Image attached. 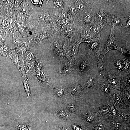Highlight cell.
Wrapping results in <instances>:
<instances>
[{"mask_svg":"<svg viewBox=\"0 0 130 130\" xmlns=\"http://www.w3.org/2000/svg\"><path fill=\"white\" fill-rule=\"evenodd\" d=\"M79 28L76 30L74 36L75 39L81 43L86 42L89 43L95 39L90 27H86L80 23Z\"/></svg>","mask_w":130,"mask_h":130,"instance_id":"cell-3","label":"cell"},{"mask_svg":"<svg viewBox=\"0 0 130 130\" xmlns=\"http://www.w3.org/2000/svg\"><path fill=\"white\" fill-rule=\"evenodd\" d=\"M34 61L36 71H40L44 69L43 59L40 57H37L34 58Z\"/></svg>","mask_w":130,"mask_h":130,"instance_id":"cell-23","label":"cell"},{"mask_svg":"<svg viewBox=\"0 0 130 130\" xmlns=\"http://www.w3.org/2000/svg\"><path fill=\"white\" fill-rule=\"evenodd\" d=\"M121 77L122 75L119 73L117 74L116 71L107 69L102 79L109 85L116 88L118 86Z\"/></svg>","mask_w":130,"mask_h":130,"instance_id":"cell-4","label":"cell"},{"mask_svg":"<svg viewBox=\"0 0 130 130\" xmlns=\"http://www.w3.org/2000/svg\"><path fill=\"white\" fill-rule=\"evenodd\" d=\"M72 127L74 130H82V129L80 127L76 125H72Z\"/></svg>","mask_w":130,"mask_h":130,"instance_id":"cell-37","label":"cell"},{"mask_svg":"<svg viewBox=\"0 0 130 130\" xmlns=\"http://www.w3.org/2000/svg\"><path fill=\"white\" fill-rule=\"evenodd\" d=\"M79 23L77 20H75L64 26L60 30L56 31L59 32L60 37L62 40H66L71 43Z\"/></svg>","mask_w":130,"mask_h":130,"instance_id":"cell-2","label":"cell"},{"mask_svg":"<svg viewBox=\"0 0 130 130\" xmlns=\"http://www.w3.org/2000/svg\"><path fill=\"white\" fill-rule=\"evenodd\" d=\"M60 34L58 32L54 31L49 41L51 51L54 55L60 59L63 58L62 49L59 41Z\"/></svg>","mask_w":130,"mask_h":130,"instance_id":"cell-5","label":"cell"},{"mask_svg":"<svg viewBox=\"0 0 130 130\" xmlns=\"http://www.w3.org/2000/svg\"><path fill=\"white\" fill-rule=\"evenodd\" d=\"M55 115L58 117L63 118H67L68 115L66 110L62 108H60L56 112Z\"/></svg>","mask_w":130,"mask_h":130,"instance_id":"cell-27","label":"cell"},{"mask_svg":"<svg viewBox=\"0 0 130 130\" xmlns=\"http://www.w3.org/2000/svg\"><path fill=\"white\" fill-rule=\"evenodd\" d=\"M92 9L77 17V20L79 22H81L80 23L85 27H90L94 20L96 12Z\"/></svg>","mask_w":130,"mask_h":130,"instance_id":"cell-9","label":"cell"},{"mask_svg":"<svg viewBox=\"0 0 130 130\" xmlns=\"http://www.w3.org/2000/svg\"><path fill=\"white\" fill-rule=\"evenodd\" d=\"M65 0H53L54 8H59L64 10V6L65 4Z\"/></svg>","mask_w":130,"mask_h":130,"instance_id":"cell-29","label":"cell"},{"mask_svg":"<svg viewBox=\"0 0 130 130\" xmlns=\"http://www.w3.org/2000/svg\"><path fill=\"white\" fill-rule=\"evenodd\" d=\"M126 56H130V51L125 48L118 46L117 49Z\"/></svg>","mask_w":130,"mask_h":130,"instance_id":"cell-30","label":"cell"},{"mask_svg":"<svg viewBox=\"0 0 130 130\" xmlns=\"http://www.w3.org/2000/svg\"><path fill=\"white\" fill-rule=\"evenodd\" d=\"M69 6L68 12L75 20L77 17V12L75 3V0H69Z\"/></svg>","mask_w":130,"mask_h":130,"instance_id":"cell-20","label":"cell"},{"mask_svg":"<svg viewBox=\"0 0 130 130\" xmlns=\"http://www.w3.org/2000/svg\"><path fill=\"white\" fill-rule=\"evenodd\" d=\"M96 130H104V128L103 125L101 123L98 124L95 127Z\"/></svg>","mask_w":130,"mask_h":130,"instance_id":"cell-34","label":"cell"},{"mask_svg":"<svg viewBox=\"0 0 130 130\" xmlns=\"http://www.w3.org/2000/svg\"><path fill=\"white\" fill-rule=\"evenodd\" d=\"M33 74H34L33 75L34 78L37 80L40 84L44 85L49 83V79L44 69L40 71H36Z\"/></svg>","mask_w":130,"mask_h":130,"instance_id":"cell-14","label":"cell"},{"mask_svg":"<svg viewBox=\"0 0 130 130\" xmlns=\"http://www.w3.org/2000/svg\"><path fill=\"white\" fill-rule=\"evenodd\" d=\"M7 46L3 45L0 47V54L12 59L13 55L10 54Z\"/></svg>","mask_w":130,"mask_h":130,"instance_id":"cell-25","label":"cell"},{"mask_svg":"<svg viewBox=\"0 0 130 130\" xmlns=\"http://www.w3.org/2000/svg\"><path fill=\"white\" fill-rule=\"evenodd\" d=\"M81 43L76 39H75L72 45L71 51L73 58H74L75 61H76L79 52V47L80 44Z\"/></svg>","mask_w":130,"mask_h":130,"instance_id":"cell-21","label":"cell"},{"mask_svg":"<svg viewBox=\"0 0 130 130\" xmlns=\"http://www.w3.org/2000/svg\"><path fill=\"white\" fill-rule=\"evenodd\" d=\"M36 71L34 58L31 61L27 67L26 71V75L27 78H30L32 74L34 73Z\"/></svg>","mask_w":130,"mask_h":130,"instance_id":"cell-22","label":"cell"},{"mask_svg":"<svg viewBox=\"0 0 130 130\" xmlns=\"http://www.w3.org/2000/svg\"><path fill=\"white\" fill-rule=\"evenodd\" d=\"M100 39H98L95 38L91 42L87 43L88 53L89 55L94 54L95 51L99 49L102 48L103 42Z\"/></svg>","mask_w":130,"mask_h":130,"instance_id":"cell-13","label":"cell"},{"mask_svg":"<svg viewBox=\"0 0 130 130\" xmlns=\"http://www.w3.org/2000/svg\"><path fill=\"white\" fill-rule=\"evenodd\" d=\"M31 1L34 5L40 7L43 11L41 7L43 0H31Z\"/></svg>","mask_w":130,"mask_h":130,"instance_id":"cell-31","label":"cell"},{"mask_svg":"<svg viewBox=\"0 0 130 130\" xmlns=\"http://www.w3.org/2000/svg\"><path fill=\"white\" fill-rule=\"evenodd\" d=\"M115 97L117 100L118 101H120L119 100V99H120V98L119 95L118 94H116L115 95Z\"/></svg>","mask_w":130,"mask_h":130,"instance_id":"cell-38","label":"cell"},{"mask_svg":"<svg viewBox=\"0 0 130 130\" xmlns=\"http://www.w3.org/2000/svg\"><path fill=\"white\" fill-rule=\"evenodd\" d=\"M75 20L72 17L69 15L65 17L54 21L53 26L55 31H58L64 26L68 24L71 22L74 21Z\"/></svg>","mask_w":130,"mask_h":130,"instance_id":"cell-12","label":"cell"},{"mask_svg":"<svg viewBox=\"0 0 130 130\" xmlns=\"http://www.w3.org/2000/svg\"><path fill=\"white\" fill-rule=\"evenodd\" d=\"M61 130H67V129L65 127H63L62 128Z\"/></svg>","mask_w":130,"mask_h":130,"instance_id":"cell-39","label":"cell"},{"mask_svg":"<svg viewBox=\"0 0 130 130\" xmlns=\"http://www.w3.org/2000/svg\"><path fill=\"white\" fill-rule=\"evenodd\" d=\"M115 34L114 28H111L110 35L102 51L103 55L104 57L107 52L111 50H117L118 46L115 39Z\"/></svg>","mask_w":130,"mask_h":130,"instance_id":"cell-11","label":"cell"},{"mask_svg":"<svg viewBox=\"0 0 130 130\" xmlns=\"http://www.w3.org/2000/svg\"><path fill=\"white\" fill-rule=\"evenodd\" d=\"M53 86L56 94L59 98H61L65 93V89L62 85H54Z\"/></svg>","mask_w":130,"mask_h":130,"instance_id":"cell-24","label":"cell"},{"mask_svg":"<svg viewBox=\"0 0 130 130\" xmlns=\"http://www.w3.org/2000/svg\"><path fill=\"white\" fill-rule=\"evenodd\" d=\"M14 64L17 67L20 72V61L18 55L15 52L13 55L12 59Z\"/></svg>","mask_w":130,"mask_h":130,"instance_id":"cell-28","label":"cell"},{"mask_svg":"<svg viewBox=\"0 0 130 130\" xmlns=\"http://www.w3.org/2000/svg\"><path fill=\"white\" fill-rule=\"evenodd\" d=\"M67 109L71 112H73L75 110L76 107L75 105L73 104H70L67 106Z\"/></svg>","mask_w":130,"mask_h":130,"instance_id":"cell-32","label":"cell"},{"mask_svg":"<svg viewBox=\"0 0 130 130\" xmlns=\"http://www.w3.org/2000/svg\"><path fill=\"white\" fill-rule=\"evenodd\" d=\"M130 130L129 129H128V130Z\"/></svg>","mask_w":130,"mask_h":130,"instance_id":"cell-40","label":"cell"},{"mask_svg":"<svg viewBox=\"0 0 130 130\" xmlns=\"http://www.w3.org/2000/svg\"><path fill=\"white\" fill-rule=\"evenodd\" d=\"M102 49H100L95 52L94 54L96 59L98 74V80L102 79L106 68L105 57L103 54Z\"/></svg>","mask_w":130,"mask_h":130,"instance_id":"cell-6","label":"cell"},{"mask_svg":"<svg viewBox=\"0 0 130 130\" xmlns=\"http://www.w3.org/2000/svg\"><path fill=\"white\" fill-rule=\"evenodd\" d=\"M90 55L88 53L84 57L78 55L75 64L80 79L83 78L92 72H98L96 59L91 58Z\"/></svg>","mask_w":130,"mask_h":130,"instance_id":"cell-1","label":"cell"},{"mask_svg":"<svg viewBox=\"0 0 130 130\" xmlns=\"http://www.w3.org/2000/svg\"><path fill=\"white\" fill-rule=\"evenodd\" d=\"M71 61L66 62L62 64L61 73L63 76H66L74 70V68L71 64Z\"/></svg>","mask_w":130,"mask_h":130,"instance_id":"cell-19","label":"cell"},{"mask_svg":"<svg viewBox=\"0 0 130 130\" xmlns=\"http://www.w3.org/2000/svg\"><path fill=\"white\" fill-rule=\"evenodd\" d=\"M106 22L98 23L94 21L90 27L95 38L99 39L104 26L106 24Z\"/></svg>","mask_w":130,"mask_h":130,"instance_id":"cell-15","label":"cell"},{"mask_svg":"<svg viewBox=\"0 0 130 130\" xmlns=\"http://www.w3.org/2000/svg\"><path fill=\"white\" fill-rule=\"evenodd\" d=\"M22 79L26 96L28 98L29 97H30L31 94L29 81L27 78H22Z\"/></svg>","mask_w":130,"mask_h":130,"instance_id":"cell-26","label":"cell"},{"mask_svg":"<svg viewBox=\"0 0 130 130\" xmlns=\"http://www.w3.org/2000/svg\"><path fill=\"white\" fill-rule=\"evenodd\" d=\"M130 16L126 18H125L127 20V25L125 26H124L123 25H121L122 26L125 28H130Z\"/></svg>","mask_w":130,"mask_h":130,"instance_id":"cell-33","label":"cell"},{"mask_svg":"<svg viewBox=\"0 0 130 130\" xmlns=\"http://www.w3.org/2000/svg\"><path fill=\"white\" fill-rule=\"evenodd\" d=\"M115 127L116 129H118L120 128L121 124L120 123L117 121H116L114 123Z\"/></svg>","mask_w":130,"mask_h":130,"instance_id":"cell-36","label":"cell"},{"mask_svg":"<svg viewBox=\"0 0 130 130\" xmlns=\"http://www.w3.org/2000/svg\"><path fill=\"white\" fill-rule=\"evenodd\" d=\"M127 58L126 56L124 59L117 60L114 61V67L116 69L117 74H118L122 71L125 72V62Z\"/></svg>","mask_w":130,"mask_h":130,"instance_id":"cell-18","label":"cell"},{"mask_svg":"<svg viewBox=\"0 0 130 130\" xmlns=\"http://www.w3.org/2000/svg\"><path fill=\"white\" fill-rule=\"evenodd\" d=\"M85 118L87 121L89 122L92 121L93 120V116L91 115H88L86 116Z\"/></svg>","mask_w":130,"mask_h":130,"instance_id":"cell-35","label":"cell"},{"mask_svg":"<svg viewBox=\"0 0 130 130\" xmlns=\"http://www.w3.org/2000/svg\"><path fill=\"white\" fill-rule=\"evenodd\" d=\"M98 72H92L82 79H84L85 82L84 87L88 90L93 89L98 82Z\"/></svg>","mask_w":130,"mask_h":130,"instance_id":"cell-10","label":"cell"},{"mask_svg":"<svg viewBox=\"0 0 130 130\" xmlns=\"http://www.w3.org/2000/svg\"><path fill=\"white\" fill-rule=\"evenodd\" d=\"M122 18L114 14H108L107 16L106 24L108 25L111 28H114L115 26L121 24Z\"/></svg>","mask_w":130,"mask_h":130,"instance_id":"cell-16","label":"cell"},{"mask_svg":"<svg viewBox=\"0 0 130 130\" xmlns=\"http://www.w3.org/2000/svg\"><path fill=\"white\" fill-rule=\"evenodd\" d=\"M96 1L94 0H75L77 16L91 10L93 4Z\"/></svg>","mask_w":130,"mask_h":130,"instance_id":"cell-8","label":"cell"},{"mask_svg":"<svg viewBox=\"0 0 130 130\" xmlns=\"http://www.w3.org/2000/svg\"><path fill=\"white\" fill-rule=\"evenodd\" d=\"M56 15L54 9L51 12H46L43 13L39 18V23L44 26L45 28L52 26Z\"/></svg>","mask_w":130,"mask_h":130,"instance_id":"cell-7","label":"cell"},{"mask_svg":"<svg viewBox=\"0 0 130 130\" xmlns=\"http://www.w3.org/2000/svg\"><path fill=\"white\" fill-rule=\"evenodd\" d=\"M107 15L106 11L105 9H101L97 12H96L94 21L100 23L106 22Z\"/></svg>","mask_w":130,"mask_h":130,"instance_id":"cell-17","label":"cell"}]
</instances>
